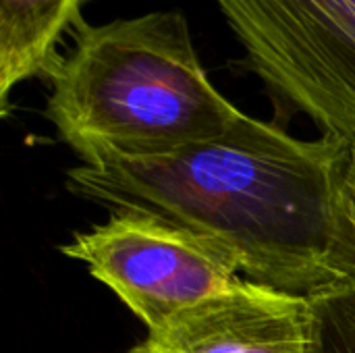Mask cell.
Masks as SVG:
<instances>
[{
    "label": "cell",
    "mask_w": 355,
    "mask_h": 353,
    "mask_svg": "<svg viewBox=\"0 0 355 353\" xmlns=\"http://www.w3.org/2000/svg\"><path fill=\"white\" fill-rule=\"evenodd\" d=\"M314 316L316 353H355V273L308 295Z\"/></svg>",
    "instance_id": "8992f818"
},
{
    "label": "cell",
    "mask_w": 355,
    "mask_h": 353,
    "mask_svg": "<svg viewBox=\"0 0 355 353\" xmlns=\"http://www.w3.org/2000/svg\"><path fill=\"white\" fill-rule=\"evenodd\" d=\"M349 148L241 114L225 135L171 156L81 164L67 189L110 212L154 214L214 246L248 281L308 298L355 273L343 208Z\"/></svg>",
    "instance_id": "6da1fadb"
},
{
    "label": "cell",
    "mask_w": 355,
    "mask_h": 353,
    "mask_svg": "<svg viewBox=\"0 0 355 353\" xmlns=\"http://www.w3.org/2000/svg\"><path fill=\"white\" fill-rule=\"evenodd\" d=\"M85 0H0V104L8 94L33 77H50L60 56L56 52L64 31L81 17Z\"/></svg>",
    "instance_id": "5b68a950"
},
{
    "label": "cell",
    "mask_w": 355,
    "mask_h": 353,
    "mask_svg": "<svg viewBox=\"0 0 355 353\" xmlns=\"http://www.w3.org/2000/svg\"><path fill=\"white\" fill-rule=\"evenodd\" d=\"M343 208H345V221H347L349 243H352L355 264V144H352V148H349V160H347L345 183H343Z\"/></svg>",
    "instance_id": "52a82bcc"
},
{
    "label": "cell",
    "mask_w": 355,
    "mask_h": 353,
    "mask_svg": "<svg viewBox=\"0 0 355 353\" xmlns=\"http://www.w3.org/2000/svg\"><path fill=\"white\" fill-rule=\"evenodd\" d=\"M48 79L46 117L87 166L171 156L243 114L208 79L181 10L79 21Z\"/></svg>",
    "instance_id": "7a4b0ae2"
},
{
    "label": "cell",
    "mask_w": 355,
    "mask_h": 353,
    "mask_svg": "<svg viewBox=\"0 0 355 353\" xmlns=\"http://www.w3.org/2000/svg\"><path fill=\"white\" fill-rule=\"evenodd\" d=\"M60 252L83 262L148 331L252 283L214 246L137 210H114L106 223L75 233Z\"/></svg>",
    "instance_id": "3957f363"
},
{
    "label": "cell",
    "mask_w": 355,
    "mask_h": 353,
    "mask_svg": "<svg viewBox=\"0 0 355 353\" xmlns=\"http://www.w3.org/2000/svg\"><path fill=\"white\" fill-rule=\"evenodd\" d=\"M127 353H316L312 306L250 283L179 312Z\"/></svg>",
    "instance_id": "277c9868"
}]
</instances>
